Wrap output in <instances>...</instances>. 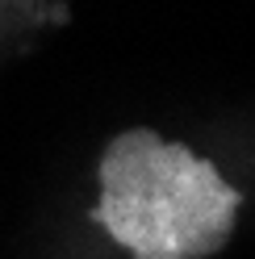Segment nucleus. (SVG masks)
<instances>
[{
	"mask_svg": "<svg viewBox=\"0 0 255 259\" xmlns=\"http://www.w3.org/2000/svg\"><path fill=\"white\" fill-rule=\"evenodd\" d=\"M97 226L134 259H205L234 234L243 192L209 159L134 125L101 155Z\"/></svg>",
	"mask_w": 255,
	"mask_h": 259,
	"instance_id": "nucleus-1",
	"label": "nucleus"
}]
</instances>
